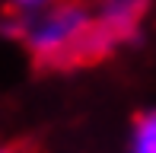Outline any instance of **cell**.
<instances>
[{"label":"cell","mask_w":156,"mask_h":153,"mask_svg":"<svg viewBox=\"0 0 156 153\" xmlns=\"http://www.w3.org/2000/svg\"><path fill=\"white\" fill-rule=\"evenodd\" d=\"M23 41L41 64H80L93 61L108 51L99 16L80 0H51L48 6L35 13H26L23 19Z\"/></svg>","instance_id":"cell-1"},{"label":"cell","mask_w":156,"mask_h":153,"mask_svg":"<svg viewBox=\"0 0 156 153\" xmlns=\"http://www.w3.org/2000/svg\"><path fill=\"white\" fill-rule=\"evenodd\" d=\"M131 153H156V112H147L131 131Z\"/></svg>","instance_id":"cell-2"},{"label":"cell","mask_w":156,"mask_h":153,"mask_svg":"<svg viewBox=\"0 0 156 153\" xmlns=\"http://www.w3.org/2000/svg\"><path fill=\"white\" fill-rule=\"evenodd\" d=\"M10 3H13V6H16V10L26 16V13H35V10H41V6H48L51 0H10Z\"/></svg>","instance_id":"cell-3"},{"label":"cell","mask_w":156,"mask_h":153,"mask_svg":"<svg viewBox=\"0 0 156 153\" xmlns=\"http://www.w3.org/2000/svg\"><path fill=\"white\" fill-rule=\"evenodd\" d=\"M115 3H137V0H115Z\"/></svg>","instance_id":"cell-4"},{"label":"cell","mask_w":156,"mask_h":153,"mask_svg":"<svg viewBox=\"0 0 156 153\" xmlns=\"http://www.w3.org/2000/svg\"><path fill=\"white\" fill-rule=\"evenodd\" d=\"M0 153H10V150H6V147H0Z\"/></svg>","instance_id":"cell-5"}]
</instances>
